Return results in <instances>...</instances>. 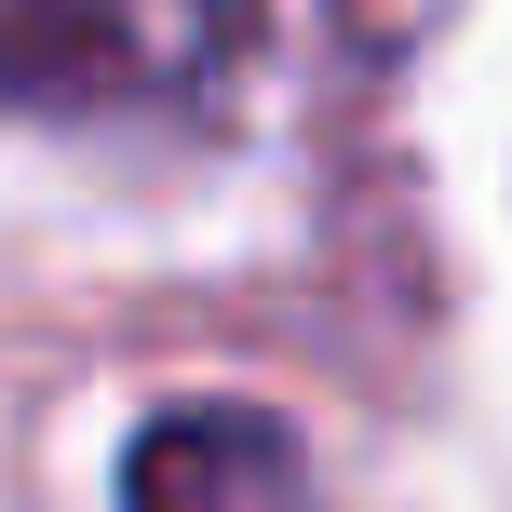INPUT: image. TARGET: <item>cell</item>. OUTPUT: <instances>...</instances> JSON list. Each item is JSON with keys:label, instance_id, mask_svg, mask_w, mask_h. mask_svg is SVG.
Here are the masks:
<instances>
[{"label": "cell", "instance_id": "obj_2", "mask_svg": "<svg viewBox=\"0 0 512 512\" xmlns=\"http://www.w3.org/2000/svg\"><path fill=\"white\" fill-rule=\"evenodd\" d=\"M122 499L135 512H297V445L256 405H176L135 432Z\"/></svg>", "mask_w": 512, "mask_h": 512}, {"label": "cell", "instance_id": "obj_1", "mask_svg": "<svg viewBox=\"0 0 512 512\" xmlns=\"http://www.w3.org/2000/svg\"><path fill=\"white\" fill-rule=\"evenodd\" d=\"M256 0H0V108L108 122V108H176L243 54Z\"/></svg>", "mask_w": 512, "mask_h": 512}]
</instances>
